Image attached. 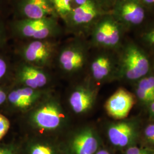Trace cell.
Masks as SVG:
<instances>
[{
  "mask_svg": "<svg viewBox=\"0 0 154 154\" xmlns=\"http://www.w3.org/2000/svg\"><path fill=\"white\" fill-rule=\"evenodd\" d=\"M143 1L147 4H154V0H143Z\"/></svg>",
  "mask_w": 154,
  "mask_h": 154,
  "instance_id": "obj_32",
  "label": "cell"
},
{
  "mask_svg": "<svg viewBox=\"0 0 154 154\" xmlns=\"http://www.w3.org/2000/svg\"><path fill=\"white\" fill-rule=\"evenodd\" d=\"M88 0H72V7L75 8L79 6L82 5L86 3Z\"/></svg>",
  "mask_w": 154,
  "mask_h": 154,
  "instance_id": "obj_29",
  "label": "cell"
},
{
  "mask_svg": "<svg viewBox=\"0 0 154 154\" xmlns=\"http://www.w3.org/2000/svg\"><path fill=\"white\" fill-rule=\"evenodd\" d=\"M95 154H110L105 149H100L97 151Z\"/></svg>",
  "mask_w": 154,
  "mask_h": 154,
  "instance_id": "obj_31",
  "label": "cell"
},
{
  "mask_svg": "<svg viewBox=\"0 0 154 154\" xmlns=\"http://www.w3.org/2000/svg\"><path fill=\"white\" fill-rule=\"evenodd\" d=\"M50 93L48 89L17 86L8 93L6 102L13 110L27 112Z\"/></svg>",
  "mask_w": 154,
  "mask_h": 154,
  "instance_id": "obj_8",
  "label": "cell"
},
{
  "mask_svg": "<svg viewBox=\"0 0 154 154\" xmlns=\"http://www.w3.org/2000/svg\"><path fill=\"white\" fill-rule=\"evenodd\" d=\"M149 41L154 45V30L149 33L147 36Z\"/></svg>",
  "mask_w": 154,
  "mask_h": 154,
  "instance_id": "obj_30",
  "label": "cell"
},
{
  "mask_svg": "<svg viewBox=\"0 0 154 154\" xmlns=\"http://www.w3.org/2000/svg\"><path fill=\"white\" fill-rule=\"evenodd\" d=\"M5 16L0 14V49L5 46L10 37Z\"/></svg>",
  "mask_w": 154,
  "mask_h": 154,
  "instance_id": "obj_19",
  "label": "cell"
},
{
  "mask_svg": "<svg viewBox=\"0 0 154 154\" xmlns=\"http://www.w3.org/2000/svg\"><path fill=\"white\" fill-rule=\"evenodd\" d=\"M95 99V93L93 90L79 85L72 90L68 97V103L74 113L82 114L91 109Z\"/></svg>",
  "mask_w": 154,
  "mask_h": 154,
  "instance_id": "obj_14",
  "label": "cell"
},
{
  "mask_svg": "<svg viewBox=\"0 0 154 154\" xmlns=\"http://www.w3.org/2000/svg\"><path fill=\"white\" fill-rule=\"evenodd\" d=\"M87 61L82 37L73 36L60 45L54 66L63 76L72 78L82 71Z\"/></svg>",
  "mask_w": 154,
  "mask_h": 154,
  "instance_id": "obj_4",
  "label": "cell"
},
{
  "mask_svg": "<svg viewBox=\"0 0 154 154\" xmlns=\"http://www.w3.org/2000/svg\"><path fill=\"white\" fill-rule=\"evenodd\" d=\"M124 72L127 78L136 79L146 75L149 70V62L143 53L135 47L127 50L123 58Z\"/></svg>",
  "mask_w": 154,
  "mask_h": 154,
  "instance_id": "obj_12",
  "label": "cell"
},
{
  "mask_svg": "<svg viewBox=\"0 0 154 154\" xmlns=\"http://www.w3.org/2000/svg\"><path fill=\"white\" fill-rule=\"evenodd\" d=\"M25 122L33 131L50 135L66 130L69 119L60 99L50 93L26 112Z\"/></svg>",
  "mask_w": 154,
  "mask_h": 154,
  "instance_id": "obj_1",
  "label": "cell"
},
{
  "mask_svg": "<svg viewBox=\"0 0 154 154\" xmlns=\"http://www.w3.org/2000/svg\"><path fill=\"white\" fill-rule=\"evenodd\" d=\"M11 11L10 0H0V14L5 16Z\"/></svg>",
  "mask_w": 154,
  "mask_h": 154,
  "instance_id": "obj_25",
  "label": "cell"
},
{
  "mask_svg": "<svg viewBox=\"0 0 154 154\" xmlns=\"http://www.w3.org/2000/svg\"><path fill=\"white\" fill-rule=\"evenodd\" d=\"M65 146L67 154H95L99 142L92 128L84 127L72 133Z\"/></svg>",
  "mask_w": 154,
  "mask_h": 154,
  "instance_id": "obj_9",
  "label": "cell"
},
{
  "mask_svg": "<svg viewBox=\"0 0 154 154\" xmlns=\"http://www.w3.org/2000/svg\"><path fill=\"white\" fill-rule=\"evenodd\" d=\"M0 154H21L19 147L14 144H0Z\"/></svg>",
  "mask_w": 154,
  "mask_h": 154,
  "instance_id": "obj_22",
  "label": "cell"
},
{
  "mask_svg": "<svg viewBox=\"0 0 154 154\" xmlns=\"http://www.w3.org/2000/svg\"><path fill=\"white\" fill-rule=\"evenodd\" d=\"M60 19L49 17L41 19H15L8 23L10 37L17 41L29 39H60L66 34Z\"/></svg>",
  "mask_w": 154,
  "mask_h": 154,
  "instance_id": "obj_2",
  "label": "cell"
},
{
  "mask_svg": "<svg viewBox=\"0 0 154 154\" xmlns=\"http://www.w3.org/2000/svg\"><path fill=\"white\" fill-rule=\"evenodd\" d=\"M92 42L98 47L111 48L116 46L120 39L117 24L108 17L102 16L91 28Z\"/></svg>",
  "mask_w": 154,
  "mask_h": 154,
  "instance_id": "obj_10",
  "label": "cell"
},
{
  "mask_svg": "<svg viewBox=\"0 0 154 154\" xmlns=\"http://www.w3.org/2000/svg\"><path fill=\"white\" fill-rule=\"evenodd\" d=\"M8 93L5 90L0 86V106L5 104L7 100Z\"/></svg>",
  "mask_w": 154,
  "mask_h": 154,
  "instance_id": "obj_27",
  "label": "cell"
},
{
  "mask_svg": "<svg viewBox=\"0 0 154 154\" xmlns=\"http://www.w3.org/2000/svg\"><path fill=\"white\" fill-rule=\"evenodd\" d=\"M57 16L62 21L72 11V0H50Z\"/></svg>",
  "mask_w": 154,
  "mask_h": 154,
  "instance_id": "obj_18",
  "label": "cell"
},
{
  "mask_svg": "<svg viewBox=\"0 0 154 154\" xmlns=\"http://www.w3.org/2000/svg\"><path fill=\"white\" fill-rule=\"evenodd\" d=\"M19 42L17 54L20 61L47 69L54 66L60 39H29Z\"/></svg>",
  "mask_w": 154,
  "mask_h": 154,
  "instance_id": "obj_3",
  "label": "cell"
},
{
  "mask_svg": "<svg viewBox=\"0 0 154 154\" xmlns=\"http://www.w3.org/2000/svg\"><path fill=\"white\" fill-rule=\"evenodd\" d=\"M10 122L2 114H0V140L4 137L10 128Z\"/></svg>",
  "mask_w": 154,
  "mask_h": 154,
  "instance_id": "obj_23",
  "label": "cell"
},
{
  "mask_svg": "<svg viewBox=\"0 0 154 154\" xmlns=\"http://www.w3.org/2000/svg\"><path fill=\"white\" fill-rule=\"evenodd\" d=\"M13 75L17 86L33 89H46L51 81L48 69L21 61L14 67Z\"/></svg>",
  "mask_w": 154,
  "mask_h": 154,
  "instance_id": "obj_6",
  "label": "cell"
},
{
  "mask_svg": "<svg viewBox=\"0 0 154 154\" xmlns=\"http://www.w3.org/2000/svg\"><path fill=\"white\" fill-rule=\"evenodd\" d=\"M138 88L154 97V77H148L142 79L139 82Z\"/></svg>",
  "mask_w": 154,
  "mask_h": 154,
  "instance_id": "obj_21",
  "label": "cell"
},
{
  "mask_svg": "<svg viewBox=\"0 0 154 154\" xmlns=\"http://www.w3.org/2000/svg\"><path fill=\"white\" fill-rule=\"evenodd\" d=\"M145 134L149 139L154 142V125H149L145 130Z\"/></svg>",
  "mask_w": 154,
  "mask_h": 154,
  "instance_id": "obj_26",
  "label": "cell"
},
{
  "mask_svg": "<svg viewBox=\"0 0 154 154\" xmlns=\"http://www.w3.org/2000/svg\"><path fill=\"white\" fill-rule=\"evenodd\" d=\"M126 154H147V152L137 147H131L128 149Z\"/></svg>",
  "mask_w": 154,
  "mask_h": 154,
  "instance_id": "obj_28",
  "label": "cell"
},
{
  "mask_svg": "<svg viewBox=\"0 0 154 154\" xmlns=\"http://www.w3.org/2000/svg\"><path fill=\"white\" fill-rule=\"evenodd\" d=\"M134 103L132 94L123 88H119L106 101L105 109L112 118L121 119L128 116Z\"/></svg>",
  "mask_w": 154,
  "mask_h": 154,
  "instance_id": "obj_11",
  "label": "cell"
},
{
  "mask_svg": "<svg viewBox=\"0 0 154 154\" xmlns=\"http://www.w3.org/2000/svg\"><path fill=\"white\" fill-rule=\"evenodd\" d=\"M151 109L152 112L154 114V102H152V104L151 105Z\"/></svg>",
  "mask_w": 154,
  "mask_h": 154,
  "instance_id": "obj_33",
  "label": "cell"
},
{
  "mask_svg": "<svg viewBox=\"0 0 154 154\" xmlns=\"http://www.w3.org/2000/svg\"><path fill=\"white\" fill-rule=\"evenodd\" d=\"M121 13L125 21L134 25L142 23L144 18L143 8L134 1L126 2L122 6Z\"/></svg>",
  "mask_w": 154,
  "mask_h": 154,
  "instance_id": "obj_17",
  "label": "cell"
},
{
  "mask_svg": "<svg viewBox=\"0 0 154 154\" xmlns=\"http://www.w3.org/2000/svg\"><path fill=\"white\" fill-rule=\"evenodd\" d=\"M100 4L98 0H88L82 5L74 8L62 21L66 34L82 37L84 31L93 28L102 16Z\"/></svg>",
  "mask_w": 154,
  "mask_h": 154,
  "instance_id": "obj_5",
  "label": "cell"
},
{
  "mask_svg": "<svg viewBox=\"0 0 154 154\" xmlns=\"http://www.w3.org/2000/svg\"><path fill=\"white\" fill-rule=\"evenodd\" d=\"M107 133L111 143L116 146L124 147L131 140L134 130L131 125L122 122L110 126Z\"/></svg>",
  "mask_w": 154,
  "mask_h": 154,
  "instance_id": "obj_15",
  "label": "cell"
},
{
  "mask_svg": "<svg viewBox=\"0 0 154 154\" xmlns=\"http://www.w3.org/2000/svg\"><path fill=\"white\" fill-rule=\"evenodd\" d=\"M137 95L139 99H141L145 102H150L154 101V96L147 93L142 88H138L137 89Z\"/></svg>",
  "mask_w": 154,
  "mask_h": 154,
  "instance_id": "obj_24",
  "label": "cell"
},
{
  "mask_svg": "<svg viewBox=\"0 0 154 154\" xmlns=\"http://www.w3.org/2000/svg\"><path fill=\"white\" fill-rule=\"evenodd\" d=\"M11 69L8 59L0 54V82L8 76Z\"/></svg>",
  "mask_w": 154,
  "mask_h": 154,
  "instance_id": "obj_20",
  "label": "cell"
},
{
  "mask_svg": "<svg viewBox=\"0 0 154 154\" xmlns=\"http://www.w3.org/2000/svg\"><path fill=\"white\" fill-rule=\"evenodd\" d=\"M91 74L96 81H102L109 75L111 70V61L105 54L96 56L90 63Z\"/></svg>",
  "mask_w": 154,
  "mask_h": 154,
  "instance_id": "obj_16",
  "label": "cell"
},
{
  "mask_svg": "<svg viewBox=\"0 0 154 154\" xmlns=\"http://www.w3.org/2000/svg\"><path fill=\"white\" fill-rule=\"evenodd\" d=\"M11 12L15 19L58 17L50 0H10Z\"/></svg>",
  "mask_w": 154,
  "mask_h": 154,
  "instance_id": "obj_7",
  "label": "cell"
},
{
  "mask_svg": "<svg viewBox=\"0 0 154 154\" xmlns=\"http://www.w3.org/2000/svg\"><path fill=\"white\" fill-rule=\"evenodd\" d=\"M102 1H103V0H102ZM103 1H109V0H103Z\"/></svg>",
  "mask_w": 154,
  "mask_h": 154,
  "instance_id": "obj_34",
  "label": "cell"
},
{
  "mask_svg": "<svg viewBox=\"0 0 154 154\" xmlns=\"http://www.w3.org/2000/svg\"><path fill=\"white\" fill-rule=\"evenodd\" d=\"M23 154H67L64 143L45 137L30 138L25 143Z\"/></svg>",
  "mask_w": 154,
  "mask_h": 154,
  "instance_id": "obj_13",
  "label": "cell"
}]
</instances>
